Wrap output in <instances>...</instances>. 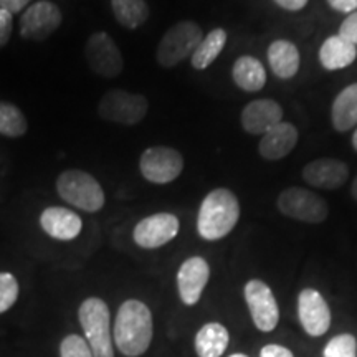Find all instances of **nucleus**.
I'll return each mask as SVG.
<instances>
[{
	"label": "nucleus",
	"instance_id": "f257e3e1",
	"mask_svg": "<svg viewBox=\"0 0 357 357\" xmlns=\"http://www.w3.org/2000/svg\"><path fill=\"white\" fill-rule=\"evenodd\" d=\"M154 321L149 306L139 300H126L119 306L113 326V341L126 357H139L151 347Z\"/></svg>",
	"mask_w": 357,
	"mask_h": 357
},
{
	"label": "nucleus",
	"instance_id": "f03ea898",
	"mask_svg": "<svg viewBox=\"0 0 357 357\" xmlns=\"http://www.w3.org/2000/svg\"><path fill=\"white\" fill-rule=\"evenodd\" d=\"M240 202L230 189L220 187L205 195L197 213V231L207 242H217L231 234L240 220Z\"/></svg>",
	"mask_w": 357,
	"mask_h": 357
},
{
	"label": "nucleus",
	"instance_id": "7ed1b4c3",
	"mask_svg": "<svg viewBox=\"0 0 357 357\" xmlns=\"http://www.w3.org/2000/svg\"><path fill=\"white\" fill-rule=\"evenodd\" d=\"M78 319L93 356L114 357L113 329H111L108 305L101 298H86L78 310Z\"/></svg>",
	"mask_w": 357,
	"mask_h": 357
},
{
	"label": "nucleus",
	"instance_id": "20e7f679",
	"mask_svg": "<svg viewBox=\"0 0 357 357\" xmlns=\"http://www.w3.org/2000/svg\"><path fill=\"white\" fill-rule=\"evenodd\" d=\"M56 190L66 204L79 211L95 213L105 207L106 195L100 182L91 174L68 169L56 178Z\"/></svg>",
	"mask_w": 357,
	"mask_h": 357
},
{
	"label": "nucleus",
	"instance_id": "39448f33",
	"mask_svg": "<svg viewBox=\"0 0 357 357\" xmlns=\"http://www.w3.org/2000/svg\"><path fill=\"white\" fill-rule=\"evenodd\" d=\"M202 38L204 32L199 24L192 20L178 22L160 38L158 52H155V60L162 68H174L185 58L192 56Z\"/></svg>",
	"mask_w": 357,
	"mask_h": 357
},
{
	"label": "nucleus",
	"instance_id": "423d86ee",
	"mask_svg": "<svg viewBox=\"0 0 357 357\" xmlns=\"http://www.w3.org/2000/svg\"><path fill=\"white\" fill-rule=\"evenodd\" d=\"M276 207L284 217L318 225L329 215V205L316 192L303 187H288L276 199Z\"/></svg>",
	"mask_w": 357,
	"mask_h": 357
},
{
	"label": "nucleus",
	"instance_id": "0eeeda50",
	"mask_svg": "<svg viewBox=\"0 0 357 357\" xmlns=\"http://www.w3.org/2000/svg\"><path fill=\"white\" fill-rule=\"evenodd\" d=\"M149 102L147 98L136 93L113 89L101 96L98 105V114L105 121H111L123 126H134L146 118Z\"/></svg>",
	"mask_w": 357,
	"mask_h": 357
},
{
	"label": "nucleus",
	"instance_id": "6e6552de",
	"mask_svg": "<svg viewBox=\"0 0 357 357\" xmlns=\"http://www.w3.org/2000/svg\"><path fill=\"white\" fill-rule=\"evenodd\" d=\"M243 298L258 331H275L280 323V306L270 284L258 278L250 280L243 288Z\"/></svg>",
	"mask_w": 357,
	"mask_h": 357
},
{
	"label": "nucleus",
	"instance_id": "1a4fd4ad",
	"mask_svg": "<svg viewBox=\"0 0 357 357\" xmlns=\"http://www.w3.org/2000/svg\"><path fill=\"white\" fill-rule=\"evenodd\" d=\"M139 171L151 184H171L184 171V158L174 147H149L141 154Z\"/></svg>",
	"mask_w": 357,
	"mask_h": 357
},
{
	"label": "nucleus",
	"instance_id": "9d476101",
	"mask_svg": "<svg viewBox=\"0 0 357 357\" xmlns=\"http://www.w3.org/2000/svg\"><path fill=\"white\" fill-rule=\"evenodd\" d=\"M298 319L310 337H321L329 331L333 323V312L328 301L316 288H305L298 294Z\"/></svg>",
	"mask_w": 357,
	"mask_h": 357
},
{
	"label": "nucleus",
	"instance_id": "9b49d317",
	"mask_svg": "<svg viewBox=\"0 0 357 357\" xmlns=\"http://www.w3.org/2000/svg\"><path fill=\"white\" fill-rule=\"evenodd\" d=\"M84 56L88 66L96 75L105 78H116L121 75L124 61L121 50L106 32H96L84 45Z\"/></svg>",
	"mask_w": 357,
	"mask_h": 357
},
{
	"label": "nucleus",
	"instance_id": "f8f14e48",
	"mask_svg": "<svg viewBox=\"0 0 357 357\" xmlns=\"http://www.w3.org/2000/svg\"><path fill=\"white\" fill-rule=\"evenodd\" d=\"M61 25V10L50 0H38L25 8L20 17V35L25 40L42 42Z\"/></svg>",
	"mask_w": 357,
	"mask_h": 357
},
{
	"label": "nucleus",
	"instance_id": "ddd939ff",
	"mask_svg": "<svg viewBox=\"0 0 357 357\" xmlns=\"http://www.w3.org/2000/svg\"><path fill=\"white\" fill-rule=\"evenodd\" d=\"M178 230H181V222L174 213L159 212L137 222L132 230V238L137 247L154 250L172 242Z\"/></svg>",
	"mask_w": 357,
	"mask_h": 357
},
{
	"label": "nucleus",
	"instance_id": "4468645a",
	"mask_svg": "<svg viewBox=\"0 0 357 357\" xmlns=\"http://www.w3.org/2000/svg\"><path fill=\"white\" fill-rule=\"evenodd\" d=\"M211 280V265L202 257H190L178 266L177 291L185 306H195Z\"/></svg>",
	"mask_w": 357,
	"mask_h": 357
},
{
	"label": "nucleus",
	"instance_id": "2eb2a0df",
	"mask_svg": "<svg viewBox=\"0 0 357 357\" xmlns=\"http://www.w3.org/2000/svg\"><path fill=\"white\" fill-rule=\"evenodd\" d=\"M281 121H283V108L278 101L270 100V98L250 101L240 116V123L245 132L252 136H263Z\"/></svg>",
	"mask_w": 357,
	"mask_h": 357
},
{
	"label": "nucleus",
	"instance_id": "dca6fc26",
	"mask_svg": "<svg viewBox=\"0 0 357 357\" xmlns=\"http://www.w3.org/2000/svg\"><path fill=\"white\" fill-rule=\"evenodd\" d=\"M303 178L316 189L336 190L349 178V167L339 159L319 158L303 167Z\"/></svg>",
	"mask_w": 357,
	"mask_h": 357
},
{
	"label": "nucleus",
	"instance_id": "f3484780",
	"mask_svg": "<svg viewBox=\"0 0 357 357\" xmlns=\"http://www.w3.org/2000/svg\"><path fill=\"white\" fill-rule=\"evenodd\" d=\"M45 234L60 242H70L82 234L83 222L77 212L66 207H47L40 215Z\"/></svg>",
	"mask_w": 357,
	"mask_h": 357
},
{
	"label": "nucleus",
	"instance_id": "a211bd4d",
	"mask_svg": "<svg viewBox=\"0 0 357 357\" xmlns=\"http://www.w3.org/2000/svg\"><path fill=\"white\" fill-rule=\"evenodd\" d=\"M300 139V132L294 124L281 121L261 136L258 142V153L266 160H280L293 153Z\"/></svg>",
	"mask_w": 357,
	"mask_h": 357
},
{
	"label": "nucleus",
	"instance_id": "6ab92c4d",
	"mask_svg": "<svg viewBox=\"0 0 357 357\" xmlns=\"http://www.w3.org/2000/svg\"><path fill=\"white\" fill-rule=\"evenodd\" d=\"M268 65L280 79H291L298 75L301 66V53L293 42L278 38L270 43L266 52Z\"/></svg>",
	"mask_w": 357,
	"mask_h": 357
},
{
	"label": "nucleus",
	"instance_id": "aec40b11",
	"mask_svg": "<svg viewBox=\"0 0 357 357\" xmlns=\"http://www.w3.org/2000/svg\"><path fill=\"white\" fill-rule=\"evenodd\" d=\"M357 58V47L341 35H331L321 45L319 63L324 70L337 71L351 66Z\"/></svg>",
	"mask_w": 357,
	"mask_h": 357
},
{
	"label": "nucleus",
	"instance_id": "412c9836",
	"mask_svg": "<svg viewBox=\"0 0 357 357\" xmlns=\"http://www.w3.org/2000/svg\"><path fill=\"white\" fill-rule=\"evenodd\" d=\"M231 79L243 91L257 93L265 88L268 77L265 66L257 56L242 55L231 66Z\"/></svg>",
	"mask_w": 357,
	"mask_h": 357
},
{
	"label": "nucleus",
	"instance_id": "4be33fe9",
	"mask_svg": "<svg viewBox=\"0 0 357 357\" xmlns=\"http://www.w3.org/2000/svg\"><path fill=\"white\" fill-rule=\"evenodd\" d=\"M230 342V333L220 323H207L199 329L194 339V349L199 357H222Z\"/></svg>",
	"mask_w": 357,
	"mask_h": 357
},
{
	"label": "nucleus",
	"instance_id": "5701e85b",
	"mask_svg": "<svg viewBox=\"0 0 357 357\" xmlns=\"http://www.w3.org/2000/svg\"><path fill=\"white\" fill-rule=\"evenodd\" d=\"M331 123L337 132L357 126V83L342 88L331 106Z\"/></svg>",
	"mask_w": 357,
	"mask_h": 357
},
{
	"label": "nucleus",
	"instance_id": "b1692460",
	"mask_svg": "<svg viewBox=\"0 0 357 357\" xmlns=\"http://www.w3.org/2000/svg\"><path fill=\"white\" fill-rule=\"evenodd\" d=\"M227 45V32L223 29H213L212 32L204 35L202 42L192 53L190 63L195 70L208 68L217 60Z\"/></svg>",
	"mask_w": 357,
	"mask_h": 357
},
{
	"label": "nucleus",
	"instance_id": "393cba45",
	"mask_svg": "<svg viewBox=\"0 0 357 357\" xmlns=\"http://www.w3.org/2000/svg\"><path fill=\"white\" fill-rule=\"evenodd\" d=\"M111 10L119 25L136 30L149 19V6L146 0H111Z\"/></svg>",
	"mask_w": 357,
	"mask_h": 357
},
{
	"label": "nucleus",
	"instance_id": "a878e982",
	"mask_svg": "<svg viewBox=\"0 0 357 357\" xmlns=\"http://www.w3.org/2000/svg\"><path fill=\"white\" fill-rule=\"evenodd\" d=\"M29 129L26 118L15 105L0 101V134L7 137H20Z\"/></svg>",
	"mask_w": 357,
	"mask_h": 357
},
{
	"label": "nucleus",
	"instance_id": "bb28decb",
	"mask_svg": "<svg viewBox=\"0 0 357 357\" xmlns=\"http://www.w3.org/2000/svg\"><path fill=\"white\" fill-rule=\"evenodd\" d=\"M323 357H357V339L354 334L342 333L329 339L323 349Z\"/></svg>",
	"mask_w": 357,
	"mask_h": 357
},
{
	"label": "nucleus",
	"instance_id": "cd10ccee",
	"mask_svg": "<svg viewBox=\"0 0 357 357\" xmlns=\"http://www.w3.org/2000/svg\"><path fill=\"white\" fill-rule=\"evenodd\" d=\"M19 281L12 273H0V314L10 310L19 300Z\"/></svg>",
	"mask_w": 357,
	"mask_h": 357
},
{
	"label": "nucleus",
	"instance_id": "c85d7f7f",
	"mask_svg": "<svg viewBox=\"0 0 357 357\" xmlns=\"http://www.w3.org/2000/svg\"><path fill=\"white\" fill-rule=\"evenodd\" d=\"M60 357H95L86 339L78 334H70L60 344Z\"/></svg>",
	"mask_w": 357,
	"mask_h": 357
},
{
	"label": "nucleus",
	"instance_id": "c756f323",
	"mask_svg": "<svg viewBox=\"0 0 357 357\" xmlns=\"http://www.w3.org/2000/svg\"><path fill=\"white\" fill-rule=\"evenodd\" d=\"M337 35H341L342 38L357 47V10L349 13V15L346 17L344 22H342L341 26H339Z\"/></svg>",
	"mask_w": 357,
	"mask_h": 357
},
{
	"label": "nucleus",
	"instance_id": "7c9ffc66",
	"mask_svg": "<svg viewBox=\"0 0 357 357\" xmlns=\"http://www.w3.org/2000/svg\"><path fill=\"white\" fill-rule=\"evenodd\" d=\"M12 30H13L12 13L6 10V8H0V48H3L8 43V40L12 37Z\"/></svg>",
	"mask_w": 357,
	"mask_h": 357
},
{
	"label": "nucleus",
	"instance_id": "2f4dec72",
	"mask_svg": "<svg viewBox=\"0 0 357 357\" xmlns=\"http://www.w3.org/2000/svg\"><path fill=\"white\" fill-rule=\"evenodd\" d=\"M260 357H294L293 351L281 344H266L261 347Z\"/></svg>",
	"mask_w": 357,
	"mask_h": 357
},
{
	"label": "nucleus",
	"instance_id": "473e14b6",
	"mask_svg": "<svg viewBox=\"0 0 357 357\" xmlns=\"http://www.w3.org/2000/svg\"><path fill=\"white\" fill-rule=\"evenodd\" d=\"M329 7L341 13H352L357 10V0H328Z\"/></svg>",
	"mask_w": 357,
	"mask_h": 357
},
{
	"label": "nucleus",
	"instance_id": "72a5a7b5",
	"mask_svg": "<svg viewBox=\"0 0 357 357\" xmlns=\"http://www.w3.org/2000/svg\"><path fill=\"white\" fill-rule=\"evenodd\" d=\"M276 6L288 12H300L307 6L310 0H273Z\"/></svg>",
	"mask_w": 357,
	"mask_h": 357
},
{
	"label": "nucleus",
	"instance_id": "f704fd0d",
	"mask_svg": "<svg viewBox=\"0 0 357 357\" xmlns=\"http://www.w3.org/2000/svg\"><path fill=\"white\" fill-rule=\"evenodd\" d=\"M30 2L32 0H0V8H6L13 15V13L22 12L25 7H29Z\"/></svg>",
	"mask_w": 357,
	"mask_h": 357
},
{
	"label": "nucleus",
	"instance_id": "c9c22d12",
	"mask_svg": "<svg viewBox=\"0 0 357 357\" xmlns=\"http://www.w3.org/2000/svg\"><path fill=\"white\" fill-rule=\"evenodd\" d=\"M351 197L354 199L356 202H357V176H356L354 181H352V185H351Z\"/></svg>",
	"mask_w": 357,
	"mask_h": 357
},
{
	"label": "nucleus",
	"instance_id": "e433bc0d",
	"mask_svg": "<svg viewBox=\"0 0 357 357\" xmlns=\"http://www.w3.org/2000/svg\"><path fill=\"white\" fill-rule=\"evenodd\" d=\"M352 147H354V151L357 153V128H356V131L352 132Z\"/></svg>",
	"mask_w": 357,
	"mask_h": 357
},
{
	"label": "nucleus",
	"instance_id": "4c0bfd02",
	"mask_svg": "<svg viewBox=\"0 0 357 357\" xmlns=\"http://www.w3.org/2000/svg\"><path fill=\"white\" fill-rule=\"evenodd\" d=\"M229 357H248V356L243 354V352H234V354H230Z\"/></svg>",
	"mask_w": 357,
	"mask_h": 357
}]
</instances>
